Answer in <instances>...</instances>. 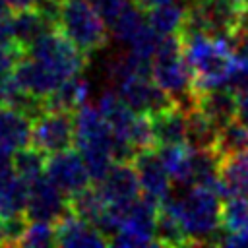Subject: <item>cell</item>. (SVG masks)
I'll return each mask as SVG.
<instances>
[{"instance_id": "6da1fadb", "label": "cell", "mask_w": 248, "mask_h": 248, "mask_svg": "<svg viewBox=\"0 0 248 248\" xmlns=\"http://www.w3.org/2000/svg\"><path fill=\"white\" fill-rule=\"evenodd\" d=\"M180 219L190 244H223L221 225V196L207 186H190L180 198H167L165 202Z\"/></svg>"}, {"instance_id": "7a4b0ae2", "label": "cell", "mask_w": 248, "mask_h": 248, "mask_svg": "<svg viewBox=\"0 0 248 248\" xmlns=\"http://www.w3.org/2000/svg\"><path fill=\"white\" fill-rule=\"evenodd\" d=\"M180 39L198 91L229 83L232 72L238 66V58L229 39L213 37L207 33L188 35Z\"/></svg>"}, {"instance_id": "3957f363", "label": "cell", "mask_w": 248, "mask_h": 248, "mask_svg": "<svg viewBox=\"0 0 248 248\" xmlns=\"http://www.w3.org/2000/svg\"><path fill=\"white\" fill-rule=\"evenodd\" d=\"M151 78L182 108L190 110L196 107L198 89L178 33L165 35L161 39L159 48L151 58Z\"/></svg>"}, {"instance_id": "277c9868", "label": "cell", "mask_w": 248, "mask_h": 248, "mask_svg": "<svg viewBox=\"0 0 248 248\" xmlns=\"http://www.w3.org/2000/svg\"><path fill=\"white\" fill-rule=\"evenodd\" d=\"M76 120V145L85 159L93 182H101L108 169L114 165L112 155V130L99 110V107L81 105L74 112Z\"/></svg>"}, {"instance_id": "5b68a950", "label": "cell", "mask_w": 248, "mask_h": 248, "mask_svg": "<svg viewBox=\"0 0 248 248\" xmlns=\"http://www.w3.org/2000/svg\"><path fill=\"white\" fill-rule=\"evenodd\" d=\"M103 17L85 0H64L58 29L85 54L91 56L108 41V31Z\"/></svg>"}, {"instance_id": "8992f818", "label": "cell", "mask_w": 248, "mask_h": 248, "mask_svg": "<svg viewBox=\"0 0 248 248\" xmlns=\"http://www.w3.org/2000/svg\"><path fill=\"white\" fill-rule=\"evenodd\" d=\"M27 54L46 66L62 81L79 76L89 62V56H85L58 27L46 31L39 41H35Z\"/></svg>"}, {"instance_id": "52a82bcc", "label": "cell", "mask_w": 248, "mask_h": 248, "mask_svg": "<svg viewBox=\"0 0 248 248\" xmlns=\"http://www.w3.org/2000/svg\"><path fill=\"white\" fill-rule=\"evenodd\" d=\"M76 143V120L70 110H43L33 118L31 145L46 155L72 149Z\"/></svg>"}, {"instance_id": "ba28073f", "label": "cell", "mask_w": 248, "mask_h": 248, "mask_svg": "<svg viewBox=\"0 0 248 248\" xmlns=\"http://www.w3.org/2000/svg\"><path fill=\"white\" fill-rule=\"evenodd\" d=\"M161 203L147 196L138 198L128 213L124 223L112 234L110 244L116 246H151L155 244V223Z\"/></svg>"}, {"instance_id": "9c48e42d", "label": "cell", "mask_w": 248, "mask_h": 248, "mask_svg": "<svg viewBox=\"0 0 248 248\" xmlns=\"http://www.w3.org/2000/svg\"><path fill=\"white\" fill-rule=\"evenodd\" d=\"M68 211L70 205L66 194L46 174L29 182V196L25 207V215L29 221H45L54 225Z\"/></svg>"}, {"instance_id": "30bf717a", "label": "cell", "mask_w": 248, "mask_h": 248, "mask_svg": "<svg viewBox=\"0 0 248 248\" xmlns=\"http://www.w3.org/2000/svg\"><path fill=\"white\" fill-rule=\"evenodd\" d=\"M45 174L66 196H72L91 184V174L87 170L85 159L81 153H76L74 149H66V151L48 155Z\"/></svg>"}, {"instance_id": "8fae6325", "label": "cell", "mask_w": 248, "mask_h": 248, "mask_svg": "<svg viewBox=\"0 0 248 248\" xmlns=\"http://www.w3.org/2000/svg\"><path fill=\"white\" fill-rule=\"evenodd\" d=\"M118 93L128 107L140 114H151L174 103L151 78V74H138L124 79L118 85Z\"/></svg>"}, {"instance_id": "7c38bea8", "label": "cell", "mask_w": 248, "mask_h": 248, "mask_svg": "<svg viewBox=\"0 0 248 248\" xmlns=\"http://www.w3.org/2000/svg\"><path fill=\"white\" fill-rule=\"evenodd\" d=\"M143 196L157 200L159 203L170 196V174L155 147L141 149L132 159Z\"/></svg>"}, {"instance_id": "4fadbf2b", "label": "cell", "mask_w": 248, "mask_h": 248, "mask_svg": "<svg viewBox=\"0 0 248 248\" xmlns=\"http://www.w3.org/2000/svg\"><path fill=\"white\" fill-rule=\"evenodd\" d=\"M99 188L107 203L112 205H130L141 194V186L134 165L122 161H114V165L108 169L105 178L99 182Z\"/></svg>"}, {"instance_id": "5bb4252c", "label": "cell", "mask_w": 248, "mask_h": 248, "mask_svg": "<svg viewBox=\"0 0 248 248\" xmlns=\"http://www.w3.org/2000/svg\"><path fill=\"white\" fill-rule=\"evenodd\" d=\"M155 147L188 143V110L172 103L157 112L147 114Z\"/></svg>"}, {"instance_id": "9a60e30c", "label": "cell", "mask_w": 248, "mask_h": 248, "mask_svg": "<svg viewBox=\"0 0 248 248\" xmlns=\"http://www.w3.org/2000/svg\"><path fill=\"white\" fill-rule=\"evenodd\" d=\"M56 229V246H107L110 240L105 236V232L95 227L93 223L78 217L76 213L68 211L62 219L54 223Z\"/></svg>"}, {"instance_id": "2e32d148", "label": "cell", "mask_w": 248, "mask_h": 248, "mask_svg": "<svg viewBox=\"0 0 248 248\" xmlns=\"http://www.w3.org/2000/svg\"><path fill=\"white\" fill-rule=\"evenodd\" d=\"M8 76L19 87H23L25 91H29L37 97H43V99L46 95H50L62 83V79H58L46 66H43L39 60H35L27 52L19 58V62L14 66V70Z\"/></svg>"}, {"instance_id": "e0dca14e", "label": "cell", "mask_w": 248, "mask_h": 248, "mask_svg": "<svg viewBox=\"0 0 248 248\" xmlns=\"http://www.w3.org/2000/svg\"><path fill=\"white\" fill-rule=\"evenodd\" d=\"M196 107L207 114L219 128L238 118V95L229 85L198 91Z\"/></svg>"}, {"instance_id": "ac0fdd59", "label": "cell", "mask_w": 248, "mask_h": 248, "mask_svg": "<svg viewBox=\"0 0 248 248\" xmlns=\"http://www.w3.org/2000/svg\"><path fill=\"white\" fill-rule=\"evenodd\" d=\"M33 118L8 105L0 107V147L10 153L31 145Z\"/></svg>"}, {"instance_id": "d6986e66", "label": "cell", "mask_w": 248, "mask_h": 248, "mask_svg": "<svg viewBox=\"0 0 248 248\" xmlns=\"http://www.w3.org/2000/svg\"><path fill=\"white\" fill-rule=\"evenodd\" d=\"M219 194L248 198V149L221 157L219 163Z\"/></svg>"}, {"instance_id": "ffe728a7", "label": "cell", "mask_w": 248, "mask_h": 248, "mask_svg": "<svg viewBox=\"0 0 248 248\" xmlns=\"http://www.w3.org/2000/svg\"><path fill=\"white\" fill-rule=\"evenodd\" d=\"M10 27H12V35H14L16 45L21 46L25 52L46 31L54 29L35 8H25V10L14 12L12 17H10Z\"/></svg>"}, {"instance_id": "44dd1931", "label": "cell", "mask_w": 248, "mask_h": 248, "mask_svg": "<svg viewBox=\"0 0 248 248\" xmlns=\"http://www.w3.org/2000/svg\"><path fill=\"white\" fill-rule=\"evenodd\" d=\"M87 93H89V85L81 78V74L74 76V78H68L50 95L45 97V110L50 108V110H70V112H76L85 103Z\"/></svg>"}, {"instance_id": "7402d4cb", "label": "cell", "mask_w": 248, "mask_h": 248, "mask_svg": "<svg viewBox=\"0 0 248 248\" xmlns=\"http://www.w3.org/2000/svg\"><path fill=\"white\" fill-rule=\"evenodd\" d=\"M68 205H70V211L76 213L78 217L93 223L95 227H99L105 211H107V200L101 192V188L97 186H87L72 196H68Z\"/></svg>"}, {"instance_id": "603a6c76", "label": "cell", "mask_w": 248, "mask_h": 248, "mask_svg": "<svg viewBox=\"0 0 248 248\" xmlns=\"http://www.w3.org/2000/svg\"><path fill=\"white\" fill-rule=\"evenodd\" d=\"M188 4L190 2H180V0H170L161 6H155L147 12V21L149 25L161 35H174L180 31L186 14H188Z\"/></svg>"}, {"instance_id": "cb8c5ba5", "label": "cell", "mask_w": 248, "mask_h": 248, "mask_svg": "<svg viewBox=\"0 0 248 248\" xmlns=\"http://www.w3.org/2000/svg\"><path fill=\"white\" fill-rule=\"evenodd\" d=\"M219 126L198 107L188 110V145L196 149H215Z\"/></svg>"}, {"instance_id": "d4e9b609", "label": "cell", "mask_w": 248, "mask_h": 248, "mask_svg": "<svg viewBox=\"0 0 248 248\" xmlns=\"http://www.w3.org/2000/svg\"><path fill=\"white\" fill-rule=\"evenodd\" d=\"M155 244L159 246H186L190 244V238L176 217V213L167 205L161 203L157 223H155Z\"/></svg>"}, {"instance_id": "484cf974", "label": "cell", "mask_w": 248, "mask_h": 248, "mask_svg": "<svg viewBox=\"0 0 248 248\" xmlns=\"http://www.w3.org/2000/svg\"><path fill=\"white\" fill-rule=\"evenodd\" d=\"M46 159H48L46 153H43L35 145H27V147H21V149L12 153V167L19 178L33 182L35 178L43 176L45 167H46Z\"/></svg>"}, {"instance_id": "4316f807", "label": "cell", "mask_w": 248, "mask_h": 248, "mask_svg": "<svg viewBox=\"0 0 248 248\" xmlns=\"http://www.w3.org/2000/svg\"><path fill=\"white\" fill-rule=\"evenodd\" d=\"M29 196V182L14 174L2 188H0V219L25 213Z\"/></svg>"}, {"instance_id": "83f0119b", "label": "cell", "mask_w": 248, "mask_h": 248, "mask_svg": "<svg viewBox=\"0 0 248 248\" xmlns=\"http://www.w3.org/2000/svg\"><path fill=\"white\" fill-rule=\"evenodd\" d=\"M248 149V126L242 120H232L229 124H225L219 130L217 136V143H215V151L225 157L231 153H238Z\"/></svg>"}, {"instance_id": "f1b7e54d", "label": "cell", "mask_w": 248, "mask_h": 248, "mask_svg": "<svg viewBox=\"0 0 248 248\" xmlns=\"http://www.w3.org/2000/svg\"><path fill=\"white\" fill-rule=\"evenodd\" d=\"M221 205V225L225 232H236L248 227V198L246 196H229L223 198Z\"/></svg>"}, {"instance_id": "f546056e", "label": "cell", "mask_w": 248, "mask_h": 248, "mask_svg": "<svg viewBox=\"0 0 248 248\" xmlns=\"http://www.w3.org/2000/svg\"><path fill=\"white\" fill-rule=\"evenodd\" d=\"M147 25V17H143V14H141V10L138 8V6H128L122 14H120V17L112 23V35H114V39L116 41H120V43H132L138 35H140V31L143 29Z\"/></svg>"}, {"instance_id": "4dcf8cb0", "label": "cell", "mask_w": 248, "mask_h": 248, "mask_svg": "<svg viewBox=\"0 0 248 248\" xmlns=\"http://www.w3.org/2000/svg\"><path fill=\"white\" fill-rule=\"evenodd\" d=\"M19 246H56L54 225L45 221H31L19 240Z\"/></svg>"}, {"instance_id": "1f68e13d", "label": "cell", "mask_w": 248, "mask_h": 248, "mask_svg": "<svg viewBox=\"0 0 248 248\" xmlns=\"http://www.w3.org/2000/svg\"><path fill=\"white\" fill-rule=\"evenodd\" d=\"M29 221L25 213L10 215L0 219V234H2V244L4 246H19V240L27 229Z\"/></svg>"}, {"instance_id": "d6a6232c", "label": "cell", "mask_w": 248, "mask_h": 248, "mask_svg": "<svg viewBox=\"0 0 248 248\" xmlns=\"http://www.w3.org/2000/svg\"><path fill=\"white\" fill-rule=\"evenodd\" d=\"M89 2L108 27H112V23L120 17V14L130 6L128 0H89Z\"/></svg>"}, {"instance_id": "836d02e7", "label": "cell", "mask_w": 248, "mask_h": 248, "mask_svg": "<svg viewBox=\"0 0 248 248\" xmlns=\"http://www.w3.org/2000/svg\"><path fill=\"white\" fill-rule=\"evenodd\" d=\"M23 54H25V50L21 46H17L16 43L0 41V78L8 76Z\"/></svg>"}, {"instance_id": "e575fe53", "label": "cell", "mask_w": 248, "mask_h": 248, "mask_svg": "<svg viewBox=\"0 0 248 248\" xmlns=\"http://www.w3.org/2000/svg\"><path fill=\"white\" fill-rule=\"evenodd\" d=\"M14 167H12V153L4 147H0V188L14 176Z\"/></svg>"}, {"instance_id": "d590c367", "label": "cell", "mask_w": 248, "mask_h": 248, "mask_svg": "<svg viewBox=\"0 0 248 248\" xmlns=\"http://www.w3.org/2000/svg\"><path fill=\"white\" fill-rule=\"evenodd\" d=\"M223 244L225 246H248V227H244L236 232H225Z\"/></svg>"}, {"instance_id": "8d00e7d4", "label": "cell", "mask_w": 248, "mask_h": 248, "mask_svg": "<svg viewBox=\"0 0 248 248\" xmlns=\"http://www.w3.org/2000/svg\"><path fill=\"white\" fill-rule=\"evenodd\" d=\"M238 120L248 126V91L238 93Z\"/></svg>"}, {"instance_id": "74e56055", "label": "cell", "mask_w": 248, "mask_h": 248, "mask_svg": "<svg viewBox=\"0 0 248 248\" xmlns=\"http://www.w3.org/2000/svg\"><path fill=\"white\" fill-rule=\"evenodd\" d=\"M165 2H170V0H132V4L138 6L141 12H149L151 8L161 6V4H165Z\"/></svg>"}, {"instance_id": "f35d334b", "label": "cell", "mask_w": 248, "mask_h": 248, "mask_svg": "<svg viewBox=\"0 0 248 248\" xmlns=\"http://www.w3.org/2000/svg\"><path fill=\"white\" fill-rule=\"evenodd\" d=\"M10 10L12 12H17V10H25V8H33L37 0H6Z\"/></svg>"}, {"instance_id": "ab89813d", "label": "cell", "mask_w": 248, "mask_h": 248, "mask_svg": "<svg viewBox=\"0 0 248 248\" xmlns=\"http://www.w3.org/2000/svg\"><path fill=\"white\" fill-rule=\"evenodd\" d=\"M8 16H10V6L6 0H0V19H4Z\"/></svg>"}, {"instance_id": "60d3db41", "label": "cell", "mask_w": 248, "mask_h": 248, "mask_svg": "<svg viewBox=\"0 0 248 248\" xmlns=\"http://www.w3.org/2000/svg\"><path fill=\"white\" fill-rule=\"evenodd\" d=\"M4 105V95H2V81H0V107Z\"/></svg>"}, {"instance_id": "b9f144b4", "label": "cell", "mask_w": 248, "mask_h": 248, "mask_svg": "<svg viewBox=\"0 0 248 248\" xmlns=\"http://www.w3.org/2000/svg\"><path fill=\"white\" fill-rule=\"evenodd\" d=\"M240 2H242V4H244V6H246V4H248V0H240Z\"/></svg>"}, {"instance_id": "7bdbcfd3", "label": "cell", "mask_w": 248, "mask_h": 248, "mask_svg": "<svg viewBox=\"0 0 248 248\" xmlns=\"http://www.w3.org/2000/svg\"><path fill=\"white\" fill-rule=\"evenodd\" d=\"M190 2H202V0H190Z\"/></svg>"}, {"instance_id": "ee69618b", "label": "cell", "mask_w": 248, "mask_h": 248, "mask_svg": "<svg viewBox=\"0 0 248 248\" xmlns=\"http://www.w3.org/2000/svg\"><path fill=\"white\" fill-rule=\"evenodd\" d=\"M0 244H2V234H0Z\"/></svg>"}]
</instances>
